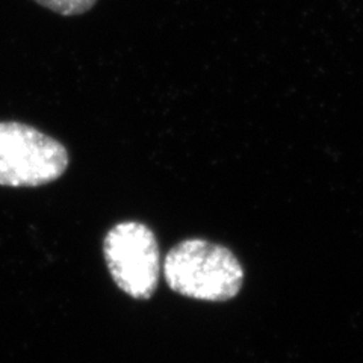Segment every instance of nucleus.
<instances>
[{"mask_svg":"<svg viewBox=\"0 0 363 363\" xmlns=\"http://www.w3.org/2000/svg\"><path fill=\"white\" fill-rule=\"evenodd\" d=\"M164 277L174 292L200 301H227L244 283V269L229 248L201 238L174 245L164 259Z\"/></svg>","mask_w":363,"mask_h":363,"instance_id":"f257e3e1","label":"nucleus"},{"mask_svg":"<svg viewBox=\"0 0 363 363\" xmlns=\"http://www.w3.org/2000/svg\"><path fill=\"white\" fill-rule=\"evenodd\" d=\"M45 9H50L52 13L61 14L64 17L82 16L93 8L97 0H33Z\"/></svg>","mask_w":363,"mask_h":363,"instance_id":"20e7f679","label":"nucleus"},{"mask_svg":"<svg viewBox=\"0 0 363 363\" xmlns=\"http://www.w3.org/2000/svg\"><path fill=\"white\" fill-rule=\"evenodd\" d=\"M104 256L117 286L136 300L155 294L161 276V253L155 232L140 221L112 225L104 240Z\"/></svg>","mask_w":363,"mask_h":363,"instance_id":"7ed1b4c3","label":"nucleus"},{"mask_svg":"<svg viewBox=\"0 0 363 363\" xmlns=\"http://www.w3.org/2000/svg\"><path fill=\"white\" fill-rule=\"evenodd\" d=\"M70 164L65 145L37 128L0 121V186L38 188L62 177Z\"/></svg>","mask_w":363,"mask_h":363,"instance_id":"f03ea898","label":"nucleus"}]
</instances>
